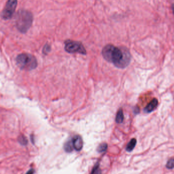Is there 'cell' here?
Segmentation results:
<instances>
[{
	"instance_id": "cell-1",
	"label": "cell",
	"mask_w": 174,
	"mask_h": 174,
	"mask_svg": "<svg viewBox=\"0 0 174 174\" xmlns=\"http://www.w3.org/2000/svg\"><path fill=\"white\" fill-rule=\"evenodd\" d=\"M103 58L107 61L113 63L118 68L124 69L130 62V54L128 50L108 45L105 46L102 52Z\"/></svg>"
},
{
	"instance_id": "cell-2",
	"label": "cell",
	"mask_w": 174,
	"mask_h": 174,
	"mask_svg": "<svg viewBox=\"0 0 174 174\" xmlns=\"http://www.w3.org/2000/svg\"><path fill=\"white\" fill-rule=\"evenodd\" d=\"M33 19L31 12L24 9L19 10L15 16L16 27L22 33H26L32 25Z\"/></svg>"
},
{
	"instance_id": "cell-3",
	"label": "cell",
	"mask_w": 174,
	"mask_h": 174,
	"mask_svg": "<svg viewBox=\"0 0 174 174\" xmlns=\"http://www.w3.org/2000/svg\"><path fill=\"white\" fill-rule=\"evenodd\" d=\"M16 64L21 69L32 70L37 66V61L34 56L27 53H22L18 56Z\"/></svg>"
},
{
	"instance_id": "cell-4",
	"label": "cell",
	"mask_w": 174,
	"mask_h": 174,
	"mask_svg": "<svg viewBox=\"0 0 174 174\" xmlns=\"http://www.w3.org/2000/svg\"><path fill=\"white\" fill-rule=\"evenodd\" d=\"M65 50L66 51L69 53H78L86 55L87 53L85 48L81 42L72 40H68L66 42Z\"/></svg>"
},
{
	"instance_id": "cell-5",
	"label": "cell",
	"mask_w": 174,
	"mask_h": 174,
	"mask_svg": "<svg viewBox=\"0 0 174 174\" xmlns=\"http://www.w3.org/2000/svg\"><path fill=\"white\" fill-rule=\"evenodd\" d=\"M17 4L18 2L16 0H9L7 1L1 13L2 18L4 20L10 19L14 13Z\"/></svg>"
},
{
	"instance_id": "cell-6",
	"label": "cell",
	"mask_w": 174,
	"mask_h": 174,
	"mask_svg": "<svg viewBox=\"0 0 174 174\" xmlns=\"http://www.w3.org/2000/svg\"><path fill=\"white\" fill-rule=\"evenodd\" d=\"M72 141V144L74 149L77 151L81 150L83 147V141L81 137L76 135L74 137Z\"/></svg>"
},
{
	"instance_id": "cell-7",
	"label": "cell",
	"mask_w": 174,
	"mask_h": 174,
	"mask_svg": "<svg viewBox=\"0 0 174 174\" xmlns=\"http://www.w3.org/2000/svg\"><path fill=\"white\" fill-rule=\"evenodd\" d=\"M158 102L157 99H153L148 105L145 108L144 111L145 112L150 113L154 110L157 107Z\"/></svg>"
},
{
	"instance_id": "cell-8",
	"label": "cell",
	"mask_w": 174,
	"mask_h": 174,
	"mask_svg": "<svg viewBox=\"0 0 174 174\" xmlns=\"http://www.w3.org/2000/svg\"><path fill=\"white\" fill-rule=\"evenodd\" d=\"M137 144V140L136 139H131L130 141L129 142L128 144L127 145L126 150L127 152H131L134 149L135 146Z\"/></svg>"
},
{
	"instance_id": "cell-9",
	"label": "cell",
	"mask_w": 174,
	"mask_h": 174,
	"mask_svg": "<svg viewBox=\"0 0 174 174\" xmlns=\"http://www.w3.org/2000/svg\"><path fill=\"white\" fill-rule=\"evenodd\" d=\"M115 120L116 123L118 124L122 123L123 121L124 120V114H123L122 109H120L118 110L116 115Z\"/></svg>"
},
{
	"instance_id": "cell-10",
	"label": "cell",
	"mask_w": 174,
	"mask_h": 174,
	"mask_svg": "<svg viewBox=\"0 0 174 174\" xmlns=\"http://www.w3.org/2000/svg\"><path fill=\"white\" fill-rule=\"evenodd\" d=\"M64 150L66 152H71L73 150V144H72V141H69L66 142L64 144Z\"/></svg>"
},
{
	"instance_id": "cell-11",
	"label": "cell",
	"mask_w": 174,
	"mask_h": 174,
	"mask_svg": "<svg viewBox=\"0 0 174 174\" xmlns=\"http://www.w3.org/2000/svg\"><path fill=\"white\" fill-rule=\"evenodd\" d=\"M107 144L106 143H102L99 144L97 149L98 152L102 153L107 151Z\"/></svg>"
},
{
	"instance_id": "cell-12",
	"label": "cell",
	"mask_w": 174,
	"mask_h": 174,
	"mask_svg": "<svg viewBox=\"0 0 174 174\" xmlns=\"http://www.w3.org/2000/svg\"><path fill=\"white\" fill-rule=\"evenodd\" d=\"M91 174H101V171L100 168H99V165L98 163L95 164V166L92 170Z\"/></svg>"
},
{
	"instance_id": "cell-13",
	"label": "cell",
	"mask_w": 174,
	"mask_h": 174,
	"mask_svg": "<svg viewBox=\"0 0 174 174\" xmlns=\"http://www.w3.org/2000/svg\"><path fill=\"white\" fill-rule=\"evenodd\" d=\"M166 168L170 170L174 168V158H171L168 160L166 164Z\"/></svg>"
},
{
	"instance_id": "cell-14",
	"label": "cell",
	"mask_w": 174,
	"mask_h": 174,
	"mask_svg": "<svg viewBox=\"0 0 174 174\" xmlns=\"http://www.w3.org/2000/svg\"><path fill=\"white\" fill-rule=\"evenodd\" d=\"M18 141L21 144H23V145H25V144H27V140L25 137H24V136L20 137Z\"/></svg>"
},
{
	"instance_id": "cell-15",
	"label": "cell",
	"mask_w": 174,
	"mask_h": 174,
	"mask_svg": "<svg viewBox=\"0 0 174 174\" xmlns=\"http://www.w3.org/2000/svg\"><path fill=\"white\" fill-rule=\"evenodd\" d=\"M50 50H51V47H50V45H46L45 47H44L43 52H44V54H47L50 51Z\"/></svg>"
},
{
	"instance_id": "cell-16",
	"label": "cell",
	"mask_w": 174,
	"mask_h": 174,
	"mask_svg": "<svg viewBox=\"0 0 174 174\" xmlns=\"http://www.w3.org/2000/svg\"><path fill=\"white\" fill-rule=\"evenodd\" d=\"M34 170L33 169H31L30 170H29L26 174H34Z\"/></svg>"
},
{
	"instance_id": "cell-17",
	"label": "cell",
	"mask_w": 174,
	"mask_h": 174,
	"mask_svg": "<svg viewBox=\"0 0 174 174\" xmlns=\"http://www.w3.org/2000/svg\"><path fill=\"white\" fill-rule=\"evenodd\" d=\"M135 112L136 113L139 112V108H137L136 109H135Z\"/></svg>"
},
{
	"instance_id": "cell-18",
	"label": "cell",
	"mask_w": 174,
	"mask_h": 174,
	"mask_svg": "<svg viewBox=\"0 0 174 174\" xmlns=\"http://www.w3.org/2000/svg\"><path fill=\"white\" fill-rule=\"evenodd\" d=\"M172 10H173V13L174 14V4H173L172 5Z\"/></svg>"
}]
</instances>
